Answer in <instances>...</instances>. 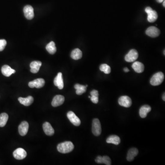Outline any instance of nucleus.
Returning <instances> with one entry per match:
<instances>
[{
	"instance_id": "nucleus-15",
	"label": "nucleus",
	"mask_w": 165,
	"mask_h": 165,
	"mask_svg": "<svg viewBox=\"0 0 165 165\" xmlns=\"http://www.w3.org/2000/svg\"><path fill=\"white\" fill-rule=\"evenodd\" d=\"M43 128L45 134L48 136H52L54 134V129L49 122H45L43 125Z\"/></svg>"
},
{
	"instance_id": "nucleus-16",
	"label": "nucleus",
	"mask_w": 165,
	"mask_h": 165,
	"mask_svg": "<svg viewBox=\"0 0 165 165\" xmlns=\"http://www.w3.org/2000/svg\"><path fill=\"white\" fill-rule=\"evenodd\" d=\"M1 70L2 74L6 77L10 76L12 74L16 72V71L7 65L3 66L1 68Z\"/></svg>"
},
{
	"instance_id": "nucleus-8",
	"label": "nucleus",
	"mask_w": 165,
	"mask_h": 165,
	"mask_svg": "<svg viewBox=\"0 0 165 165\" xmlns=\"http://www.w3.org/2000/svg\"><path fill=\"white\" fill-rule=\"evenodd\" d=\"M67 117L74 126H78L81 124L80 119L72 111H70L68 112Z\"/></svg>"
},
{
	"instance_id": "nucleus-11",
	"label": "nucleus",
	"mask_w": 165,
	"mask_h": 165,
	"mask_svg": "<svg viewBox=\"0 0 165 165\" xmlns=\"http://www.w3.org/2000/svg\"><path fill=\"white\" fill-rule=\"evenodd\" d=\"M25 17L28 20L32 19L34 17V12L33 7L30 5L25 6L24 8Z\"/></svg>"
},
{
	"instance_id": "nucleus-5",
	"label": "nucleus",
	"mask_w": 165,
	"mask_h": 165,
	"mask_svg": "<svg viewBox=\"0 0 165 165\" xmlns=\"http://www.w3.org/2000/svg\"><path fill=\"white\" fill-rule=\"evenodd\" d=\"M139 57L138 52L136 50L132 49L130 50L125 57V61L128 63H131L136 61Z\"/></svg>"
},
{
	"instance_id": "nucleus-32",
	"label": "nucleus",
	"mask_w": 165,
	"mask_h": 165,
	"mask_svg": "<svg viewBox=\"0 0 165 165\" xmlns=\"http://www.w3.org/2000/svg\"><path fill=\"white\" fill-rule=\"evenodd\" d=\"M124 71L125 72H128L129 70L127 67H125V68L124 69Z\"/></svg>"
},
{
	"instance_id": "nucleus-13",
	"label": "nucleus",
	"mask_w": 165,
	"mask_h": 165,
	"mask_svg": "<svg viewBox=\"0 0 165 165\" xmlns=\"http://www.w3.org/2000/svg\"><path fill=\"white\" fill-rule=\"evenodd\" d=\"M65 101L64 97L62 95H57L55 96L52 101V106L53 107H57L61 106L63 103Z\"/></svg>"
},
{
	"instance_id": "nucleus-22",
	"label": "nucleus",
	"mask_w": 165,
	"mask_h": 165,
	"mask_svg": "<svg viewBox=\"0 0 165 165\" xmlns=\"http://www.w3.org/2000/svg\"><path fill=\"white\" fill-rule=\"evenodd\" d=\"M71 57L73 59L77 60L80 59L82 57V52L80 49L76 48L72 52Z\"/></svg>"
},
{
	"instance_id": "nucleus-14",
	"label": "nucleus",
	"mask_w": 165,
	"mask_h": 165,
	"mask_svg": "<svg viewBox=\"0 0 165 165\" xmlns=\"http://www.w3.org/2000/svg\"><path fill=\"white\" fill-rule=\"evenodd\" d=\"M29 125L28 122L23 121L19 125V132L20 135L22 136H24L27 134L28 130Z\"/></svg>"
},
{
	"instance_id": "nucleus-12",
	"label": "nucleus",
	"mask_w": 165,
	"mask_h": 165,
	"mask_svg": "<svg viewBox=\"0 0 165 165\" xmlns=\"http://www.w3.org/2000/svg\"><path fill=\"white\" fill-rule=\"evenodd\" d=\"M63 75L61 72H59L54 80V85L57 86L60 90H62L64 87Z\"/></svg>"
},
{
	"instance_id": "nucleus-2",
	"label": "nucleus",
	"mask_w": 165,
	"mask_h": 165,
	"mask_svg": "<svg viewBox=\"0 0 165 165\" xmlns=\"http://www.w3.org/2000/svg\"><path fill=\"white\" fill-rule=\"evenodd\" d=\"M164 79V75L162 72H158L153 76L150 83L153 86H157L162 83Z\"/></svg>"
},
{
	"instance_id": "nucleus-9",
	"label": "nucleus",
	"mask_w": 165,
	"mask_h": 165,
	"mask_svg": "<svg viewBox=\"0 0 165 165\" xmlns=\"http://www.w3.org/2000/svg\"><path fill=\"white\" fill-rule=\"evenodd\" d=\"M45 84V81L43 78H37L33 81L29 82L28 86L30 88L40 89L42 88Z\"/></svg>"
},
{
	"instance_id": "nucleus-24",
	"label": "nucleus",
	"mask_w": 165,
	"mask_h": 165,
	"mask_svg": "<svg viewBox=\"0 0 165 165\" xmlns=\"http://www.w3.org/2000/svg\"><path fill=\"white\" fill-rule=\"evenodd\" d=\"M46 49L50 54H55L57 51L55 43L53 41H51L49 44H47L46 46Z\"/></svg>"
},
{
	"instance_id": "nucleus-27",
	"label": "nucleus",
	"mask_w": 165,
	"mask_h": 165,
	"mask_svg": "<svg viewBox=\"0 0 165 165\" xmlns=\"http://www.w3.org/2000/svg\"><path fill=\"white\" fill-rule=\"evenodd\" d=\"M100 69L106 74H109L111 71L110 66L106 64H103L100 66Z\"/></svg>"
},
{
	"instance_id": "nucleus-6",
	"label": "nucleus",
	"mask_w": 165,
	"mask_h": 165,
	"mask_svg": "<svg viewBox=\"0 0 165 165\" xmlns=\"http://www.w3.org/2000/svg\"><path fill=\"white\" fill-rule=\"evenodd\" d=\"M118 103L122 107L128 108L131 107L132 105V100L128 96H122L118 99Z\"/></svg>"
},
{
	"instance_id": "nucleus-26",
	"label": "nucleus",
	"mask_w": 165,
	"mask_h": 165,
	"mask_svg": "<svg viewBox=\"0 0 165 165\" xmlns=\"http://www.w3.org/2000/svg\"><path fill=\"white\" fill-rule=\"evenodd\" d=\"M8 115L6 113L0 114V127H3L6 125L8 121Z\"/></svg>"
},
{
	"instance_id": "nucleus-7",
	"label": "nucleus",
	"mask_w": 165,
	"mask_h": 165,
	"mask_svg": "<svg viewBox=\"0 0 165 165\" xmlns=\"http://www.w3.org/2000/svg\"><path fill=\"white\" fill-rule=\"evenodd\" d=\"M27 155L25 149L21 148L17 149L13 153V155L15 158L19 160L25 159Z\"/></svg>"
},
{
	"instance_id": "nucleus-35",
	"label": "nucleus",
	"mask_w": 165,
	"mask_h": 165,
	"mask_svg": "<svg viewBox=\"0 0 165 165\" xmlns=\"http://www.w3.org/2000/svg\"><path fill=\"white\" fill-rule=\"evenodd\" d=\"M163 6H164V7H165V0H164V1H163Z\"/></svg>"
},
{
	"instance_id": "nucleus-29",
	"label": "nucleus",
	"mask_w": 165,
	"mask_h": 165,
	"mask_svg": "<svg viewBox=\"0 0 165 165\" xmlns=\"http://www.w3.org/2000/svg\"><path fill=\"white\" fill-rule=\"evenodd\" d=\"M7 44V41L5 40H0V52L4 50Z\"/></svg>"
},
{
	"instance_id": "nucleus-20",
	"label": "nucleus",
	"mask_w": 165,
	"mask_h": 165,
	"mask_svg": "<svg viewBox=\"0 0 165 165\" xmlns=\"http://www.w3.org/2000/svg\"><path fill=\"white\" fill-rule=\"evenodd\" d=\"M151 110L152 108L149 105H144L142 106L140 110L139 113H140V116L141 118H146L147 115L149 112L151 111Z\"/></svg>"
},
{
	"instance_id": "nucleus-34",
	"label": "nucleus",
	"mask_w": 165,
	"mask_h": 165,
	"mask_svg": "<svg viewBox=\"0 0 165 165\" xmlns=\"http://www.w3.org/2000/svg\"><path fill=\"white\" fill-rule=\"evenodd\" d=\"M165 93H164V94H163V96H162V99H163V101H165Z\"/></svg>"
},
{
	"instance_id": "nucleus-23",
	"label": "nucleus",
	"mask_w": 165,
	"mask_h": 165,
	"mask_svg": "<svg viewBox=\"0 0 165 165\" xmlns=\"http://www.w3.org/2000/svg\"><path fill=\"white\" fill-rule=\"evenodd\" d=\"M121 140L118 136L116 135H111L107 139V142L111 143L115 145H118L120 143Z\"/></svg>"
},
{
	"instance_id": "nucleus-4",
	"label": "nucleus",
	"mask_w": 165,
	"mask_h": 165,
	"mask_svg": "<svg viewBox=\"0 0 165 165\" xmlns=\"http://www.w3.org/2000/svg\"><path fill=\"white\" fill-rule=\"evenodd\" d=\"M145 11L148 14L147 20L150 22H155L158 18L157 12L153 10L151 7H147Z\"/></svg>"
},
{
	"instance_id": "nucleus-19",
	"label": "nucleus",
	"mask_w": 165,
	"mask_h": 165,
	"mask_svg": "<svg viewBox=\"0 0 165 165\" xmlns=\"http://www.w3.org/2000/svg\"><path fill=\"white\" fill-rule=\"evenodd\" d=\"M18 100L21 104L27 107L30 106L34 102L33 97L31 96H28L27 98L19 97Z\"/></svg>"
},
{
	"instance_id": "nucleus-33",
	"label": "nucleus",
	"mask_w": 165,
	"mask_h": 165,
	"mask_svg": "<svg viewBox=\"0 0 165 165\" xmlns=\"http://www.w3.org/2000/svg\"><path fill=\"white\" fill-rule=\"evenodd\" d=\"M164 1V0H156L157 2H158V3H161V2H163Z\"/></svg>"
},
{
	"instance_id": "nucleus-10",
	"label": "nucleus",
	"mask_w": 165,
	"mask_h": 165,
	"mask_svg": "<svg viewBox=\"0 0 165 165\" xmlns=\"http://www.w3.org/2000/svg\"><path fill=\"white\" fill-rule=\"evenodd\" d=\"M146 34L152 38L158 37L160 34L159 29L155 27L151 26L149 27L146 31Z\"/></svg>"
},
{
	"instance_id": "nucleus-28",
	"label": "nucleus",
	"mask_w": 165,
	"mask_h": 165,
	"mask_svg": "<svg viewBox=\"0 0 165 165\" xmlns=\"http://www.w3.org/2000/svg\"><path fill=\"white\" fill-rule=\"evenodd\" d=\"M102 163L107 165H111V161L110 158L107 155L102 156Z\"/></svg>"
},
{
	"instance_id": "nucleus-1",
	"label": "nucleus",
	"mask_w": 165,
	"mask_h": 165,
	"mask_svg": "<svg viewBox=\"0 0 165 165\" xmlns=\"http://www.w3.org/2000/svg\"><path fill=\"white\" fill-rule=\"evenodd\" d=\"M74 145L70 141H66L60 143L57 146V151L63 154L69 153L73 151Z\"/></svg>"
},
{
	"instance_id": "nucleus-21",
	"label": "nucleus",
	"mask_w": 165,
	"mask_h": 165,
	"mask_svg": "<svg viewBox=\"0 0 165 165\" xmlns=\"http://www.w3.org/2000/svg\"><path fill=\"white\" fill-rule=\"evenodd\" d=\"M132 68L134 70L138 73H141L143 72L145 69V66L142 63L139 62H135L133 64Z\"/></svg>"
},
{
	"instance_id": "nucleus-31",
	"label": "nucleus",
	"mask_w": 165,
	"mask_h": 165,
	"mask_svg": "<svg viewBox=\"0 0 165 165\" xmlns=\"http://www.w3.org/2000/svg\"><path fill=\"white\" fill-rule=\"evenodd\" d=\"M96 162V163H99V164H101V163H102V156H98L96 157V158L95 160Z\"/></svg>"
},
{
	"instance_id": "nucleus-18",
	"label": "nucleus",
	"mask_w": 165,
	"mask_h": 165,
	"mask_svg": "<svg viewBox=\"0 0 165 165\" xmlns=\"http://www.w3.org/2000/svg\"><path fill=\"white\" fill-rule=\"evenodd\" d=\"M42 65V63L40 61H33L30 64L31 72L33 73H36L38 72L40 66Z\"/></svg>"
},
{
	"instance_id": "nucleus-30",
	"label": "nucleus",
	"mask_w": 165,
	"mask_h": 165,
	"mask_svg": "<svg viewBox=\"0 0 165 165\" xmlns=\"http://www.w3.org/2000/svg\"><path fill=\"white\" fill-rule=\"evenodd\" d=\"M90 99L92 101V102L95 104H97L99 101V98L98 96H92L90 97Z\"/></svg>"
},
{
	"instance_id": "nucleus-3",
	"label": "nucleus",
	"mask_w": 165,
	"mask_h": 165,
	"mask_svg": "<svg viewBox=\"0 0 165 165\" xmlns=\"http://www.w3.org/2000/svg\"><path fill=\"white\" fill-rule=\"evenodd\" d=\"M92 133L96 136H99L102 133L101 122L97 118L93 119L92 122Z\"/></svg>"
},
{
	"instance_id": "nucleus-17",
	"label": "nucleus",
	"mask_w": 165,
	"mask_h": 165,
	"mask_svg": "<svg viewBox=\"0 0 165 165\" xmlns=\"http://www.w3.org/2000/svg\"><path fill=\"white\" fill-rule=\"evenodd\" d=\"M139 153V151L136 148H132L128 151L127 154V159L129 161H133L135 157Z\"/></svg>"
},
{
	"instance_id": "nucleus-25",
	"label": "nucleus",
	"mask_w": 165,
	"mask_h": 165,
	"mask_svg": "<svg viewBox=\"0 0 165 165\" xmlns=\"http://www.w3.org/2000/svg\"><path fill=\"white\" fill-rule=\"evenodd\" d=\"M86 86L81 84H76L74 85V88L76 90V93L78 95H81L85 93L86 91Z\"/></svg>"
}]
</instances>
